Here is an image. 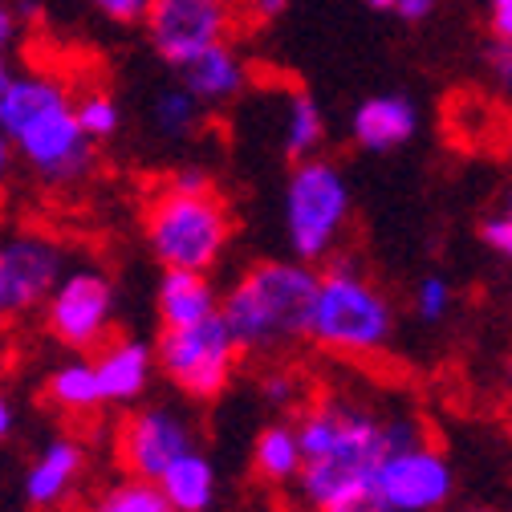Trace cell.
<instances>
[{
    "label": "cell",
    "mask_w": 512,
    "mask_h": 512,
    "mask_svg": "<svg viewBox=\"0 0 512 512\" xmlns=\"http://www.w3.org/2000/svg\"><path fill=\"white\" fill-rule=\"evenodd\" d=\"M293 427L305 456L297 484L313 512H322L362 488H374L382 460L391 456L387 419H378L354 403H317Z\"/></svg>",
    "instance_id": "1"
},
{
    "label": "cell",
    "mask_w": 512,
    "mask_h": 512,
    "mask_svg": "<svg viewBox=\"0 0 512 512\" xmlns=\"http://www.w3.org/2000/svg\"><path fill=\"white\" fill-rule=\"evenodd\" d=\"M322 273L305 261H265L252 265L220 301V317L244 350H277L285 342L309 338L313 301Z\"/></svg>",
    "instance_id": "2"
},
{
    "label": "cell",
    "mask_w": 512,
    "mask_h": 512,
    "mask_svg": "<svg viewBox=\"0 0 512 512\" xmlns=\"http://www.w3.org/2000/svg\"><path fill=\"white\" fill-rule=\"evenodd\" d=\"M147 248L163 269L208 273L232 236V216L216 191H179L163 183L143 212Z\"/></svg>",
    "instance_id": "3"
},
{
    "label": "cell",
    "mask_w": 512,
    "mask_h": 512,
    "mask_svg": "<svg viewBox=\"0 0 512 512\" xmlns=\"http://www.w3.org/2000/svg\"><path fill=\"white\" fill-rule=\"evenodd\" d=\"M395 334V309L354 261H334L322 273L309 338L338 354H378Z\"/></svg>",
    "instance_id": "4"
},
{
    "label": "cell",
    "mask_w": 512,
    "mask_h": 512,
    "mask_svg": "<svg viewBox=\"0 0 512 512\" xmlns=\"http://www.w3.org/2000/svg\"><path fill=\"white\" fill-rule=\"evenodd\" d=\"M350 220V183L326 159H301L285 183V232L297 261H322Z\"/></svg>",
    "instance_id": "5"
},
{
    "label": "cell",
    "mask_w": 512,
    "mask_h": 512,
    "mask_svg": "<svg viewBox=\"0 0 512 512\" xmlns=\"http://www.w3.org/2000/svg\"><path fill=\"white\" fill-rule=\"evenodd\" d=\"M155 362L187 399H220L236 374L240 346L216 313L200 326L163 330L155 342Z\"/></svg>",
    "instance_id": "6"
},
{
    "label": "cell",
    "mask_w": 512,
    "mask_h": 512,
    "mask_svg": "<svg viewBox=\"0 0 512 512\" xmlns=\"http://www.w3.org/2000/svg\"><path fill=\"white\" fill-rule=\"evenodd\" d=\"M41 309L45 330L66 350H102L114 330V285L98 269H70Z\"/></svg>",
    "instance_id": "7"
},
{
    "label": "cell",
    "mask_w": 512,
    "mask_h": 512,
    "mask_svg": "<svg viewBox=\"0 0 512 512\" xmlns=\"http://www.w3.org/2000/svg\"><path fill=\"white\" fill-rule=\"evenodd\" d=\"M147 33L167 66L183 70L216 45H228L232 5L228 0H155L147 13Z\"/></svg>",
    "instance_id": "8"
},
{
    "label": "cell",
    "mask_w": 512,
    "mask_h": 512,
    "mask_svg": "<svg viewBox=\"0 0 512 512\" xmlns=\"http://www.w3.org/2000/svg\"><path fill=\"white\" fill-rule=\"evenodd\" d=\"M13 151L45 183H74L94 167V143L82 131L74 102L45 114L41 122L29 126V131H21L13 139Z\"/></svg>",
    "instance_id": "9"
},
{
    "label": "cell",
    "mask_w": 512,
    "mask_h": 512,
    "mask_svg": "<svg viewBox=\"0 0 512 512\" xmlns=\"http://www.w3.org/2000/svg\"><path fill=\"white\" fill-rule=\"evenodd\" d=\"M114 443H118L122 468L135 480H155V484L163 480V472L175 460L196 452V435H191V427L167 407H143L135 415H126L118 423Z\"/></svg>",
    "instance_id": "10"
},
{
    "label": "cell",
    "mask_w": 512,
    "mask_h": 512,
    "mask_svg": "<svg viewBox=\"0 0 512 512\" xmlns=\"http://www.w3.org/2000/svg\"><path fill=\"white\" fill-rule=\"evenodd\" d=\"M374 488L399 512H435L452 496V464L431 443L399 447L382 460Z\"/></svg>",
    "instance_id": "11"
},
{
    "label": "cell",
    "mask_w": 512,
    "mask_h": 512,
    "mask_svg": "<svg viewBox=\"0 0 512 512\" xmlns=\"http://www.w3.org/2000/svg\"><path fill=\"white\" fill-rule=\"evenodd\" d=\"M66 273V252L57 240L41 232H13L0 240V281H5L17 313L45 305Z\"/></svg>",
    "instance_id": "12"
},
{
    "label": "cell",
    "mask_w": 512,
    "mask_h": 512,
    "mask_svg": "<svg viewBox=\"0 0 512 512\" xmlns=\"http://www.w3.org/2000/svg\"><path fill=\"white\" fill-rule=\"evenodd\" d=\"M86 472V447L70 435H53L25 472V500L33 508H57Z\"/></svg>",
    "instance_id": "13"
},
{
    "label": "cell",
    "mask_w": 512,
    "mask_h": 512,
    "mask_svg": "<svg viewBox=\"0 0 512 512\" xmlns=\"http://www.w3.org/2000/svg\"><path fill=\"white\" fill-rule=\"evenodd\" d=\"M94 370H98V387L106 403H135L151 382L155 346H147L143 338H114L94 358Z\"/></svg>",
    "instance_id": "14"
},
{
    "label": "cell",
    "mask_w": 512,
    "mask_h": 512,
    "mask_svg": "<svg viewBox=\"0 0 512 512\" xmlns=\"http://www.w3.org/2000/svg\"><path fill=\"white\" fill-rule=\"evenodd\" d=\"M70 106V90L53 74H13L9 90L0 94V135L9 143L29 131L33 122H41L45 114Z\"/></svg>",
    "instance_id": "15"
},
{
    "label": "cell",
    "mask_w": 512,
    "mask_h": 512,
    "mask_svg": "<svg viewBox=\"0 0 512 512\" xmlns=\"http://www.w3.org/2000/svg\"><path fill=\"white\" fill-rule=\"evenodd\" d=\"M354 143L366 151H399L419 131V110L403 94H378L354 110Z\"/></svg>",
    "instance_id": "16"
},
{
    "label": "cell",
    "mask_w": 512,
    "mask_h": 512,
    "mask_svg": "<svg viewBox=\"0 0 512 512\" xmlns=\"http://www.w3.org/2000/svg\"><path fill=\"white\" fill-rule=\"evenodd\" d=\"M216 313H220V297H216V285L208 281V273H187V269H167L163 273V281H159L163 330L200 326Z\"/></svg>",
    "instance_id": "17"
},
{
    "label": "cell",
    "mask_w": 512,
    "mask_h": 512,
    "mask_svg": "<svg viewBox=\"0 0 512 512\" xmlns=\"http://www.w3.org/2000/svg\"><path fill=\"white\" fill-rule=\"evenodd\" d=\"M179 86L200 106H216V102L236 98L248 86V70H244V61L232 45H216L204 57L187 61V66L179 70Z\"/></svg>",
    "instance_id": "18"
},
{
    "label": "cell",
    "mask_w": 512,
    "mask_h": 512,
    "mask_svg": "<svg viewBox=\"0 0 512 512\" xmlns=\"http://www.w3.org/2000/svg\"><path fill=\"white\" fill-rule=\"evenodd\" d=\"M163 496L171 500L175 512H208L216 500V468L208 456L187 452L183 460H175L163 480H159Z\"/></svg>",
    "instance_id": "19"
},
{
    "label": "cell",
    "mask_w": 512,
    "mask_h": 512,
    "mask_svg": "<svg viewBox=\"0 0 512 512\" xmlns=\"http://www.w3.org/2000/svg\"><path fill=\"white\" fill-rule=\"evenodd\" d=\"M45 395L53 407L70 411V415H90L98 407H106L102 399V387H98V370H94V358H70L49 370L45 378Z\"/></svg>",
    "instance_id": "20"
},
{
    "label": "cell",
    "mask_w": 512,
    "mask_h": 512,
    "mask_svg": "<svg viewBox=\"0 0 512 512\" xmlns=\"http://www.w3.org/2000/svg\"><path fill=\"white\" fill-rule=\"evenodd\" d=\"M252 468L265 484H293L305 468L301 443H297V427L289 423H273L256 435L252 443Z\"/></svg>",
    "instance_id": "21"
},
{
    "label": "cell",
    "mask_w": 512,
    "mask_h": 512,
    "mask_svg": "<svg viewBox=\"0 0 512 512\" xmlns=\"http://www.w3.org/2000/svg\"><path fill=\"white\" fill-rule=\"evenodd\" d=\"M322 143H326V114H322V106H317L313 94L293 90L289 94V110H285V135H281L285 155L301 163Z\"/></svg>",
    "instance_id": "22"
},
{
    "label": "cell",
    "mask_w": 512,
    "mask_h": 512,
    "mask_svg": "<svg viewBox=\"0 0 512 512\" xmlns=\"http://www.w3.org/2000/svg\"><path fill=\"white\" fill-rule=\"evenodd\" d=\"M90 512H175L171 500L163 496V488L155 480H118L110 484Z\"/></svg>",
    "instance_id": "23"
},
{
    "label": "cell",
    "mask_w": 512,
    "mask_h": 512,
    "mask_svg": "<svg viewBox=\"0 0 512 512\" xmlns=\"http://www.w3.org/2000/svg\"><path fill=\"white\" fill-rule=\"evenodd\" d=\"M196 118H200V102L183 86H171L155 98V126L171 139H183V135L196 131Z\"/></svg>",
    "instance_id": "24"
},
{
    "label": "cell",
    "mask_w": 512,
    "mask_h": 512,
    "mask_svg": "<svg viewBox=\"0 0 512 512\" xmlns=\"http://www.w3.org/2000/svg\"><path fill=\"white\" fill-rule=\"evenodd\" d=\"M74 114H78V122H82V131L90 135V143H94V139H110V135L118 131V122H122L118 102H114L110 94H86L82 102H74Z\"/></svg>",
    "instance_id": "25"
},
{
    "label": "cell",
    "mask_w": 512,
    "mask_h": 512,
    "mask_svg": "<svg viewBox=\"0 0 512 512\" xmlns=\"http://www.w3.org/2000/svg\"><path fill=\"white\" fill-rule=\"evenodd\" d=\"M415 309H419L423 322H439V317L452 309V285L443 277H423V285L415 293Z\"/></svg>",
    "instance_id": "26"
},
{
    "label": "cell",
    "mask_w": 512,
    "mask_h": 512,
    "mask_svg": "<svg viewBox=\"0 0 512 512\" xmlns=\"http://www.w3.org/2000/svg\"><path fill=\"white\" fill-rule=\"evenodd\" d=\"M90 5H94L102 17L118 21V25H135V21H147V13H151L155 0H90Z\"/></svg>",
    "instance_id": "27"
},
{
    "label": "cell",
    "mask_w": 512,
    "mask_h": 512,
    "mask_svg": "<svg viewBox=\"0 0 512 512\" xmlns=\"http://www.w3.org/2000/svg\"><path fill=\"white\" fill-rule=\"evenodd\" d=\"M480 240H484V244H488L496 256H504V261H512V212H500V216L484 220Z\"/></svg>",
    "instance_id": "28"
},
{
    "label": "cell",
    "mask_w": 512,
    "mask_h": 512,
    "mask_svg": "<svg viewBox=\"0 0 512 512\" xmlns=\"http://www.w3.org/2000/svg\"><path fill=\"white\" fill-rule=\"evenodd\" d=\"M322 512H399V508H391L387 500H382L378 488H362V492H354V496H346V500H338Z\"/></svg>",
    "instance_id": "29"
},
{
    "label": "cell",
    "mask_w": 512,
    "mask_h": 512,
    "mask_svg": "<svg viewBox=\"0 0 512 512\" xmlns=\"http://www.w3.org/2000/svg\"><path fill=\"white\" fill-rule=\"evenodd\" d=\"M488 66H492V78L500 82V90L512 94V41H496V45H492Z\"/></svg>",
    "instance_id": "30"
},
{
    "label": "cell",
    "mask_w": 512,
    "mask_h": 512,
    "mask_svg": "<svg viewBox=\"0 0 512 512\" xmlns=\"http://www.w3.org/2000/svg\"><path fill=\"white\" fill-rule=\"evenodd\" d=\"M261 395H265L269 407H289L293 395H297V387H293V378H289V374H269V378L261 382Z\"/></svg>",
    "instance_id": "31"
},
{
    "label": "cell",
    "mask_w": 512,
    "mask_h": 512,
    "mask_svg": "<svg viewBox=\"0 0 512 512\" xmlns=\"http://www.w3.org/2000/svg\"><path fill=\"white\" fill-rule=\"evenodd\" d=\"M488 29L496 41H512V0H488Z\"/></svg>",
    "instance_id": "32"
},
{
    "label": "cell",
    "mask_w": 512,
    "mask_h": 512,
    "mask_svg": "<svg viewBox=\"0 0 512 512\" xmlns=\"http://www.w3.org/2000/svg\"><path fill=\"white\" fill-rule=\"evenodd\" d=\"M17 151H13V143L0 135V204H5V196H9V187H13V171H17Z\"/></svg>",
    "instance_id": "33"
},
{
    "label": "cell",
    "mask_w": 512,
    "mask_h": 512,
    "mask_svg": "<svg viewBox=\"0 0 512 512\" xmlns=\"http://www.w3.org/2000/svg\"><path fill=\"white\" fill-rule=\"evenodd\" d=\"M171 187H179V191H212V175L200 171V167H183V171L171 175Z\"/></svg>",
    "instance_id": "34"
},
{
    "label": "cell",
    "mask_w": 512,
    "mask_h": 512,
    "mask_svg": "<svg viewBox=\"0 0 512 512\" xmlns=\"http://www.w3.org/2000/svg\"><path fill=\"white\" fill-rule=\"evenodd\" d=\"M285 9H289V0H248V17L256 25H269V21L285 17Z\"/></svg>",
    "instance_id": "35"
},
{
    "label": "cell",
    "mask_w": 512,
    "mask_h": 512,
    "mask_svg": "<svg viewBox=\"0 0 512 512\" xmlns=\"http://www.w3.org/2000/svg\"><path fill=\"white\" fill-rule=\"evenodd\" d=\"M395 13H399V21L419 25V21H427V17L435 13V0H399Z\"/></svg>",
    "instance_id": "36"
},
{
    "label": "cell",
    "mask_w": 512,
    "mask_h": 512,
    "mask_svg": "<svg viewBox=\"0 0 512 512\" xmlns=\"http://www.w3.org/2000/svg\"><path fill=\"white\" fill-rule=\"evenodd\" d=\"M13 37H17V13L0 5V57H5V49L13 45Z\"/></svg>",
    "instance_id": "37"
},
{
    "label": "cell",
    "mask_w": 512,
    "mask_h": 512,
    "mask_svg": "<svg viewBox=\"0 0 512 512\" xmlns=\"http://www.w3.org/2000/svg\"><path fill=\"white\" fill-rule=\"evenodd\" d=\"M13 423H17V411H13L9 395H5V391H0V443H5V439L13 435Z\"/></svg>",
    "instance_id": "38"
},
{
    "label": "cell",
    "mask_w": 512,
    "mask_h": 512,
    "mask_svg": "<svg viewBox=\"0 0 512 512\" xmlns=\"http://www.w3.org/2000/svg\"><path fill=\"white\" fill-rule=\"evenodd\" d=\"M13 313H17V309H13V301H9V289H5V281H0V326H5Z\"/></svg>",
    "instance_id": "39"
},
{
    "label": "cell",
    "mask_w": 512,
    "mask_h": 512,
    "mask_svg": "<svg viewBox=\"0 0 512 512\" xmlns=\"http://www.w3.org/2000/svg\"><path fill=\"white\" fill-rule=\"evenodd\" d=\"M9 82H13V70H9V61H5V57H0V94H5V90H9Z\"/></svg>",
    "instance_id": "40"
},
{
    "label": "cell",
    "mask_w": 512,
    "mask_h": 512,
    "mask_svg": "<svg viewBox=\"0 0 512 512\" xmlns=\"http://www.w3.org/2000/svg\"><path fill=\"white\" fill-rule=\"evenodd\" d=\"M366 5H370V9H378V13H395L399 0H366Z\"/></svg>",
    "instance_id": "41"
},
{
    "label": "cell",
    "mask_w": 512,
    "mask_h": 512,
    "mask_svg": "<svg viewBox=\"0 0 512 512\" xmlns=\"http://www.w3.org/2000/svg\"><path fill=\"white\" fill-rule=\"evenodd\" d=\"M504 212H512V187H508V204H504Z\"/></svg>",
    "instance_id": "42"
},
{
    "label": "cell",
    "mask_w": 512,
    "mask_h": 512,
    "mask_svg": "<svg viewBox=\"0 0 512 512\" xmlns=\"http://www.w3.org/2000/svg\"><path fill=\"white\" fill-rule=\"evenodd\" d=\"M273 512H297V508H273Z\"/></svg>",
    "instance_id": "43"
},
{
    "label": "cell",
    "mask_w": 512,
    "mask_h": 512,
    "mask_svg": "<svg viewBox=\"0 0 512 512\" xmlns=\"http://www.w3.org/2000/svg\"><path fill=\"white\" fill-rule=\"evenodd\" d=\"M472 512H484V508H472Z\"/></svg>",
    "instance_id": "44"
}]
</instances>
